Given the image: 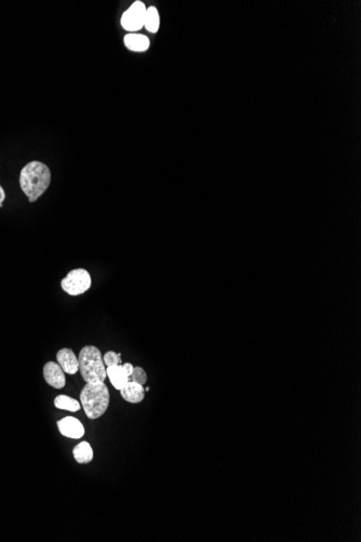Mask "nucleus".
<instances>
[{"label": "nucleus", "instance_id": "obj_1", "mask_svg": "<svg viewBox=\"0 0 361 542\" xmlns=\"http://www.w3.org/2000/svg\"><path fill=\"white\" fill-rule=\"evenodd\" d=\"M50 183V169L42 161H30L20 173V186L30 202H36L48 190Z\"/></svg>", "mask_w": 361, "mask_h": 542}, {"label": "nucleus", "instance_id": "obj_2", "mask_svg": "<svg viewBox=\"0 0 361 542\" xmlns=\"http://www.w3.org/2000/svg\"><path fill=\"white\" fill-rule=\"evenodd\" d=\"M80 402L88 418H100L105 414L110 405V391L104 382L86 384L80 393Z\"/></svg>", "mask_w": 361, "mask_h": 542}, {"label": "nucleus", "instance_id": "obj_3", "mask_svg": "<svg viewBox=\"0 0 361 542\" xmlns=\"http://www.w3.org/2000/svg\"><path fill=\"white\" fill-rule=\"evenodd\" d=\"M79 370L86 384H102L105 381L106 369L104 367L103 357L98 347L87 345L80 351Z\"/></svg>", "mask_w": 361, "mask_h": 542}, {"label": "nucleus", "instance_id": "obj_4", "mask_svg": "<svg viewBox=\"0 0 361 542\" xmlns=\"http://www.w3.org/2000/svg\"><path fill=\"white\" fill-rule=\"evenodd\" d=\"M91 276L85 269H76L69 272L61 282L62 289L71 296L85 294L91 287Z\"/></svg>", "mask_w": 361, "mask_h": 542}, {"label": "nucleus", "instance_id": "obj_5", "mask_svg": "<svg viewBox=\"0 0 361 542\" xmlns=\"http://www.w3.org/2000/svg\"><path fill=\"white\" fill-rule=\"evenodd\" d=\"M147 8L142 1H135L130 8L122 14V25L128 32H137L144 26Z\"/></svg>", "mask_w": 361, "mask_h": 542}, {"label": "nucleus", "instance_id": "obj_6", "mask_svg": "<svg viewBox=\"0 0 361 542\" xmlns=\"http://www.w3.org/2000/svg\"><path fill=\"white\" fill-rule=\"evenodd\" d=\"M133 369L134 367L130 363H126L124 365L110 366L106 369V375L110 378L113 386L116 390L120 391L130 381V376Z\"/></svg>", "mask_w": 361, "mask_h": 542}, {"label": "nucleus", "instance_id": "obj_7", "mask_svg": "<svg viewBox=\"0 0 361 542\" xmlns=\"http://www.w3.org/2000/svg\"><path fill=\"white\" fill-rule=\"evenodd\" d=\"M44 377L47 384L55 388H63L67 384L64 370L59 364L55 362H48L44 367Z\"/></svg>", "mask_w": 361, "mask_h": 542}, {"label": "nucleus", "instance_id": "obj_8", "mask_svg": "<svg viewBox=\"0 0 361 542\" xmlns=\"http://www.w3.org/2000/svg\"><path fill=\"white\" fill-rule=\"evenodd\" d=\"M59 432L69 439H81L85 435V427L78 419L67 417L57 421Z\"/></svg>", "mask_w": 361, "mask_h": 542}, {"label": "nucleus", "instance_id": "obj_9", "mask_svg": "<svg viewBox=\"0 0 361 542\" xmlns=\"http://www.w3.org/2000/svg\"><path fill=\"white\" fill-rule=\"evenodd\" d=\"M57 364L69 375H75L76 372L79 369V361H78V357H76L73 350H59L57 354Z\"/></svg>", "mask_w": 361, "mask_h": 542}, {"label": "nucleus", "instance_id": "obj_10", "mask_svg": "<svg viewBox=\"0 0 361 542\" xmlns=\"http://www.w3.org/2000/svg\"><path fill=\"white\" fill-rule=\"evenodd\" d=\"M120 394L127 402L139 404L144 400L145 388L137 382L129 381L128 384L120 390Z\"/></svg>", "mask_w": 361, "mask_h": 542}, {"label": "nucleus", "instance_id": "obj_11", "mask_svg": "<svg viewBox=\"0 0 361 542\" xmlns=\"http://www.w3.org/2000/svg\"><path fill=\"white\" fill-rule=\"evenodd\" d=\"M125 45L129 50L143 52V51H147L149 49V40L144 35L132 33V34L125 36Z\"/></svg>", "mask_w": 361, "mask_h": 542}, {"label": "nucleus", "instance_id": "obj_12", "mask_svg": "<svg viewBox=\"0 0 361 542\" xmlns=\"http://www.w3.org/2000/svg\"><path fill=\"white\" fill-rule=\"evenodd\" d=\"M73 455L78 463H89L93 459V449L89 443L83 442L74 448Z\"/></svg>", "mask_w": 361, "mask_h": 542}, {"label": "nucleus", "instance_id": "obj_13", "mask_svg": "<svg viewBox=\"0 0 361 542\" xmlns=\"http://www.w3.org/2000/svg\"><path fill=\"white\" fill-rule=\"evenodd\" d=\"M160 18L158 10L155 7L147 8L144 26L151 33H157L159 30Z\"/></svg>", "mask_w": 361, "mask_h": 542}, {"label": "nucleus", "instance_id": "obj_14", "mask_svg": "<svg viewBox=\"0 0 361 542\" xmlns=\"http://www.w3.org/2000/svg\"><path fill=\"white\" fill-rule=\"evenodd\" d=\"M55 405L57 408L71 411V413L80 410V403L67 396H59L55 398Z\"/></svg>", "mask_w": 361, "mask_h": 542}, {"label": "nucleus", "instance_id": "obj_15", "mask_svg": "<svg viewBox=\"0 0 361 542\" xmlns=\"http://www.w3.org/2000/svg\"><path fill=\"white\" fill-rule=\"evenodd\" d=\"M130 381L144 386L147 382V374L142 367H134L130 376Z\"/></svg>", "mask_w": 361, "mask_h": 542}, {"label": "nucleus", "instance_id": "obj_16", "mask_svg": "<svg viewBox=\"0 0 361 542\" xmlns=\"http://www.w3.org/2000/svg\"><path fill=\"white\" fill-rule=\"evenodd\" d=\"M103 361L104 364H105L108 367H110V366L120 365V362H122V354L115 353V352L113 351L108 352V353L104 355Z\"/></svg>", "mask_w": 361, "mask_h": 542}, {"label": "nucleus", "instance_id": "obj_17", "mask_svg": "<svg viewBox=\"0 0 361 542\" xmlns=\"http://www.w3.org/2000/svg\"><path fill=\"white\" fill-rule=\"evenodd\" d=\"M6 200L5 190L3 189V186L0 185V207H3L4 200Z\"/></svg>", "mask_w": 361, "mask_h": 542}, {"label": "nucleus", "instance_id": "obj_18", "mask_svg": "<svg viewBox=\"0 0 361 542\" xmlns=\"http://www.w3.org/2000/svg\"><path fill=\"white\" fill-rule=\"evenodd\" d=\"M149 386H147V388H145V392H149Z\"/></svg>", "mask_w": 361, "mask_h": 542}]
</instances>
